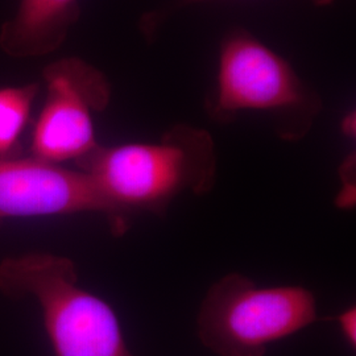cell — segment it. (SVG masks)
<instances>
[{"label": "cell", "instance_id": "1", "mask_svg": "<svg viewBox=\"0 0 356 356\" xmlns=\"http://www.w3.org/2000/svg\"><path fill=\"white\" fill-rule=\"evenodd\" d=\"M94 181L113 218V234L135 213L164 214L177 197L204 195L216 184V147L209 132L179 124L159 143L98 147L78 163Z\"/></svg>", "mask_w": 356, "mask_h": 356}, {"label": "cell", "instance_id": "2", "mask_svg": "<svg viewBox=\"0 0 356 356\" xmlns=\"http://www.w3.org/2000/svg\"><path fill=\"white\" fill-rule=\"evenodd\" d=\"M76 280L73 261L57 254H24L0 264L1 292L38 301L53 356H134L113 307Z\"/></svg>", "mask_w": 356, "mask_h": 356}, {"label": "cell", "instance_id": "3", "mask_svg": "<svg viewBox=\"0 0 356 356\" xmlns=\"http://www.w3.org/2000/svg\"><path fill=\"white\" fill-rule=\"evenodd\" d=\"M318 321L314 294L302 286L260 288L231 273L206 293L198 338L218 356H264L268 346Z\"/></svg>", "mask_w": 356, "mask_h": 356}, {"label": "cell", "instance_id": "4", "mask_svg": "<svg viewBox=\"0 0 356 356\" xmlns=\"http://www.w3.org/2000/svg\"><path fill=\"white\" fill-rule=\"evenodd\" d=\"M210 111L219 122L243 111L267 113L281 138L297 140L312 127L321 99L280 56L248 35H236L223 44Z\"/></svg>", "mask_w": 356, "mask_h": 356}, {"label": "cell", "instance_id": "5", "mask_svg": "<svg viewBox=\"0 0 356 356\" xmlns=\"http://www.w3.org/2000/svg\"><path fill=\"white\" fill-rule=\"evenodd\" d=\"M42 78L47 98L33 127L31 154L57 165L69 160L78 164L99 147L92 113L107 107L110 85L98 69L76 57L48 65Z\"/></svg>", "mask_w": 356, "mask_h": 356}, {"label": "cell", "instance_id": "6", "mask_svg": "<svg viewBox=\"0 0 356 356\" xmlns=\"http://www.w3.org/2000/svg\"><path fill=\"white\" fill-rule=\"evenodd\" d=\"M76 213H101L113 229V213L86 172L33 157L0 159V220Z\"/></svg>", "mask_w": 356, "mask_h": 356}, {"label": "cell", "instance_id": "7", "mask_svg": "<svg viewBox=\"0 0 356 356\" xmlns=\"http://www.w3.org/2000/svg\"><path fill=\"white\" fill-rule=\"evenodd\" d=\"M78 16V0H20L0 28V49L15 58L48 54L64 44Z\"/></svg>", "mask_w": 356, "mask_h": 356}, {"label": "cell", "instance_id": "8", "mask_svg": "<svg viewBox=\"0 0 356 356\" xmlns=\"http://www.w3.org/2000/svg\"><path fill=\"white\" fill-rule=\"evenodd\" d=\"M40 86L29 83L0 89V159H16Z\"/></svg>", "mask_w": 356, "mask_h": 356}, {"label": "cell", "instance_id": "9", "mask_svg": "<svg viewBox=\"0 0 356 356\" xmlns=\"http://www.w3.org/2000/svg\"><path fill=\"white\" fill-rule=\"evenodd\" d=\"M355 159L348 157L341 168V177L343 181V186L339 191L335 202L342 209H350L355 204Z\"/></svg>", "mask_w": 356, "mask_h": 356}, {"label": "cell", "instance_id": "10", "mask_svg": "<svg viewBox=\"0 0 356 356\" xmlns=\"http://www.w3.org/2000/svg\"><path fill=\"white\" fill-rule=\"evenodd\" d=\"M334 321L338 323L339 329L342 331L344 339L347 341V343L350 344V347L353 346L355 348L356 344V309L348 307L347 310H344L343 313H341L339 316H337Z\"/></svg>", "mask_w": 356, "mask_h": 356}, {"label": "cell", "instance_id": "11", "mask_svg": "<svg viewBox=\"0 0 356 356\" xmlns=\"http://www.w3.org/2000/svg\"><path fill=\"white\" fill-rule=\"evenodd\" d=\"M197 1H206V0H184V3H188V4H191V3H197ZM316 4H318V6H327V4H330L332 3L334 0H313Z\"/></svg>", "mask_w": 356, "mask_h": 356}]
</instances>
